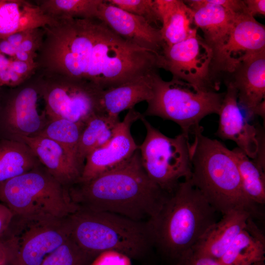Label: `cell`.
<instances>
[{"label": "cell", "instance_id": "1", "mask_svg": "<svg viewBox=\"0 0 265 265\" xmlns=\"http://www.w3.org/2000/svg\"><path fill=\"white\" fill-rule=\"evenodd\" d=\"M37 72L104 90L158 71L159 56L122 38L97 18L54 20L43 27Z\"/></svg>", "mask_w": 265, "mask_h": 265}, {"label": "cell", "instance_id": "2", "mask_svg": "<svg viewBox=\"0 0 265 265\" xmlns=\"http://www.w3.org/2000/svg\"><path fill=\"white\" fill-rule=\"evenodd\" d=\"M69 193L79 208L142 222L159 212L169 194L149 178L139 149L116 168L75 184L69 188Z\"/></svg>", "mask_w": 265, "mask_h": 265}, {"label": "cell", "instance_id": "3", "mask_svg": "<svg viewBox=\"0 0 265 265\" xmlns=\"http://www.w3.org/2000/svg\"><path fill=\"white\" fill-rule=\"evenodd\" d=\"M216 212L190 179L184 180L147 221L153 247L177 262L217 221Z\"/></svg>", "mask_w": 265, "mask_h": 265}, {"label": "cell", "instance_id": "4", "mask_svg": "<svg viewBox=\"0 0 265 265\" xmlns=\"http://www.w3.org/2000/svg\"><path fill=\"white\" fill-rule=\"evenodd\" d=\"M203 131L201 127L194 132L191 143L190 180L192 185L223 215L233 210H243L252 217L259 216L257 205L244 192L230 150L221 142L204 135Z\"/></svg>", "mask_w": 265, "mask_h": 265}, {"label": "cell", "instance_id": "5", "mask_svg": "<svg viewBox=\"0 0 265 265\" xmlns=\"http://www.w3.org/2000/svg\"><path fill=\"white\" fill-rule=\"evenodd\" d=\"M66 219L72 239L93 258L105 252L115 251L140 259L153 247L147 221L80 208Z\"/></svg>", "mask_w": 265, "mask_h": 265}, {"label": "cell", "instance_id": "6", "mask_svg": "<svg viewBox=\"0 0 265 265\" xmlns=\"http://www.w3.org/2000/svg\"><path fill=\"white\" fill-rule=\"evenodd\" d=\"M0 203L14 216L30 219H63L79 209L72 200L69 190L41 163L0 182Z\"/></svg>", "mask_w": 265, "mask_h": 265}, {"label": "cell", "instance_id": "7", "mask_svg": "<svg viewBox=\"0 0 265 265\" xmlns=\"http://www.w3.org/2000/svg\"><path fill=\"white\" fill-rule=\"evenodd\" d=\"M153 93L142 115L158 116L177 124L182 132L189 135L201 127L206 116L218 114L225 92L196 90L183 81L164 80L156 72L153 77Z\"/></svg>", "mask_w": 265, "mask_h": 265}, {"label": "cell", "instance_id": "8", "mask_svg": "<svg viewBox=\"0 0 265 265\" xmlns=\"http://www.w3.org/2000/svg\"><path fill=\"white\" fill-rule=\"evenodd\" d=\"M140 120L146 130V137L138 146L142 166L153 182L170 194L181 179L191 177L189 135L182 132L169 137L153 127L142 114Z\"/></svg>", "mask_w": 265, "mask_h": 265}, {"label": "cell", "instance_id": "9", "mask_svg": "<svg viewBox=\"0 0 265 265\" xmlns=\"http://www.w3.org/2000/svg\"><path fill=\"white\" fill-rule=\"evenodd\" d=\"M66 218L30 219L14 216L1 238L10 251L11 264L40 265L70 237Z\"/></svg>", "mask_w": 265, "mask_h": 265}, {"label": "cell", "instance_id": "10", "mask_svg": "<svg viewBox=\"0 0 265 265\" xmlns=\"http://www.w3.org/2000/svg\"><path fill=\"white\" fill-rule=\"evenodd\" d=\"M37 77L44 110L49 119H65L85 125L88 120L102 112L103 90L87 81L65 77Z\"/></svg>", "mask_w": 265, "mask_h": 265}, {"label": "cell", "instance_id": "11", "mask_svg": "<svg viewBox=\"0 0 265 265\" xmlns=\"http://www.w3.org/2000/svg\"><path fill=\"white\" fill-rule=\"evenodd\" d=\"M212 53L197 29L187 39L165 46L159 57V68L169 71L172 78L186 82L196 90L215 91L219 84L212 72Z\"/></svg>", "mask_w": 265, "mask_h": 265}, {"label": "cell", "instance_id": "12", "mask_svg": "<svg viewBox=\"0 0 265 265\" xmlns=\"http://www.w3.org/2000/svg\"><path fill=\"white\" fill-rule=\"evenodd\" d=\"M12 88L4 97L0 94V139L22 142L37 135L49 119L44 110H38L41 98L37 77Z\"/></svg>", "mask_w": 265, "mask_h": 265}, {"label": "cell", "instance_id": "13", "mask_svg": "<svg viewBox=\"0 0 265 265\" xmlns=\"http://www.w3.org/2000/svg\"><path fill=\"white\" fill-rule=\"evenodd\" d=\"M224 75L225 84L236 90L238 103L247 115L265 120V50L245 54Z\"/></svg>", "mask_w": 265, "mask_h": 265}, {"label": "cell", "instance_id": "14", "mask_svg": "<svg viewBox=\"0 0 265 265\" xmlns=\"http://www.w3.org/2000/svg\"><path fill=\"white\" fill-rule=\"evenodd\" d=\"M141 116L142 114L134 108L129 110L123 120L118 123L108 143L87 156L79 182L90 181L116 168L138 150V146L131 134V128Z\"/></svg>", "mask_w": 265, "mask_h": 265}, {"label": "cell", "instance_id": "15", "mask_svg": "<svg viewBox=\"0 0 265 265\" xmlns=\"http://www.w3.org/2000/svg\"><path fill=\"white\" fill-rule=\"evenodd\" d=\"M225 85L216 134L223 140L235 142L248 158L255 159L260 154L265 153L264 138L241 112L236 90L229 83Z\"/></svg>", "mask_w": 265, "mask_h": 265}, {"label": "cell", "instance_id": "16", "mask_svg": "<svg viewBox=\"0 0 265 265\" xmlns=\"http://www.w3.org/2000/svg\"><path fill=\"white\" fill-rule=\"evenodd\" d=\"M97 19L126 41L160 55L165 46L157 28L145 19L102 0Z\"/></svg>", "mask_w": 265, "mask_h": 265}, {"label": "cell", "instance_id": "17", "mask_svg": "<svg viewBox=\"0 0 265 265\" xmlns=\"http://www.w3.org/2000/svg\"><path fill=\"white\" fill-rule=\"evenodd\" d=\"M265 50V26L247 13L236 14L228 40L215 65L218 77L229 72L245 54Z\"/></svg>", "mask_w": 265, "mask_h": 265}, {"label": "cell", "instance_id": "18", "mask_svg": "<svg viewBox=\"0 0 265 265\" xmlns=\"http://www.w3.org/2000/svg\"><path fill=\"white\" fill-rule=\"evenodd\" d=\"M184 2L193 11L195 26L201 29L203 39L212 53V72L226 44L237 14L209 0H187Z\"/></svg>", "mask_w": 265, "mask_h": 265}, {"label": "cell", "instance_id": "19", "mask_svg": "<svg viewBox=\"0 0 265 265\" xmlns=\"http://www.w3.org/2000/svg\"><path fill=\"white\" fill-rule=\"evenodd\" d=\"M22 142L30 147L49 173L64 187L69 189L79 182L82 170L62 145L40 136L26 137Z\"/></svg>", "mask_w": 265, "mask_h": 265}, {"label": "cell", "instance_id": "20", "mask_svg": "<svg viewBox=\"0 0 265 265\" xmlns=\"http://www.w3.org/2000/svg\"><path fill=\"white\" fill-rule=\"evenodd\" d=\"M251 214L243 210H233L211 225L191 250L199 255L216 260L225 253L238 234L245 228Z\"/></svg>", "mask_w": 265, "mask_h": 265}, {"label": "cell", "instance_id": "21", "mask_svg": "<svg viewBox=\"0 0 265 265\" xmlns=\"http://www.w3.org/2000/svg\"><path fill=\"white\" fill-rule=\"evenodd\" d=\"M54 20L36 4L23 0H2L0 3V38L30 29L43 27Z\"/></svg>", "mask_w": 265, "mask_h": 265}, {"label": "cell", "instance_id": "22", "mask_svg": "<svg viewBox=\"0 0 265 265\" xmlns=\"http://www.w3.org/2000/svg\"><path fill=\"white\" fill-rule=\"evenodd\" d=\"M157 72L103 90L101 99L102 113L119 117L122 111L149 101L152 96L153 75Z\"/></svg>", "mask_w": 265, "mask_h": 265}, {"label": "cell", "instance_id": "23", "mask_svg": "<svg viewBox=\"0 0 265 265\" xmlns=\"http://www.w3.org/2000/svg\"><path fill=\"white\" fill-rule=\"evenodd\" d=\"M161 24V38L167 46H171L189 37L196 28L193 11L181 0H155Z\"/></svg>", "mask_w": 265, "mask_h": 265}, {"label": "cell", "instance_id": "24", "mask_svg": "<svg viewBox=\"0 0 265 265\" xmlns=\"http://www.w3.org/2000/svg\"><path fill=\"white\" fill-rule=\"evenodd\" d=\"M265 238L252 218L217 261L221 265H254L264 262Z\"/></svg>", "mask_w": 265, "mask_h": 265}, {"label": "cell", "instance_id": "25", "mask_svg": "<svg viewBox=\"0 0 265 265\" xmlns=\"http://www.w3.org/2000/svg\"><path fill=\"white\" fill-rule=\"evenodd\" d=\"M120 121L119 117L105 114L95 115L88 120L81 132L77 152V160L82 170L87 156L108 143Z\"/></svg>", "mask_w": 265, "mask_h": 265}, {"label": "cell", "instance_id": "26", "mask_svg": "<svg viewBox=\"0 0 265 265\" xmlns=\"http://www.w3.org/2000/svg\"><path fill=\"white\" fill-rule=\"evenodd\" d=\"M40 163L25 143L0 139V182L22 174Z\"/></svg>", "mask_w": 265, "mask_h": 265}, {"label": "cell", "instance_id": "27", "mask_svg": "<svg viewBox=\"0 0 265 265\" xmlns=\"http://www.w3.org/2000/svg\"><path fill=\"white\" fill-rule=\"evenodd\" d=\"M238 168L241 185L248 199L258 205L265 203V167L251 159L239 148L230 150Z\"/></svg>", "mask_w": 265, "mask_h": 265}, {"label": "cell", "instance_id": "28", "mask_svg": "<svg viewBox=\"0 0 265 265\" xmlns=\"http://www.w3.org/2000/svg\"><path fill=\"white\" fill-rule=\"evenodd\" d=\"M102 0H41L35 3L53 20L97 18Z\"/></svg>", "mask_w": 265, "mask_h": 265}, {"label": "cell", "instance_id": "29", "mask_svg": "<svg viewBox=\"0 0 265 265\" xmlns=\"http://www.w3.org/2000/svg\"><path fill=\"white\" fill-rule=\"evenodd\" d=\"M84 126L65 119H49L36 136L48 138L59 143L72 154L78 163L77 148Z\"/></svg>", "mask_w": 265, "mask_h": 265}, {"label": "cell", "instance_id": "30", "mask_svg": "<svg viewBox=\"0 0 265 265\" xmlns=\"http://www.w3.org/2000/svg\"><path fill=\"white\" fill-rule=\"evenodd\" d=\"M92 259L70 237L65 242L48 255L40 265H90Z\"/></svg>", "mask_w": 265, "mask_h": 265}, {"label": "cell", "instance_id": "31", "mask_svg": "<svg viewBox=\"0 0 265 265\" xmlns=\"http://www.w3.org/2000/svg\"><path fill=\"white\" fill-rule=\"evenodd\" d=\"M130 13L145 19L150 24L160 23L155 0H106Z\"/></svg>", "mask_w": 265, "mask_h": 265}, {"label": "cell", "instance_id": "32", "mask_svg": "<svg viewBox=\"0 0 265 265\" xmlns=\"http://www.w3.org/2000/svg\"><path fill=\"white\" fill-rule=\"evenodd\" d=\"M258 263L254 265H257ZM175 265H221L213 258L199 255L191 249L184 254L177 262Z\"/></svg>", "mask_w": 265, "mask_h": 265}, {"label": "cell", "instance_id": "33", "mask_svg": "<svg viewBox=\"0 0 265 265\" xmlns=\"http://www.w3.org/2000/svg\"><path fill=\"white\" fill-rule=\"evenodd\" d=\"M246 12L254 17L256 15H265V0H244Z\"/></svg>", "mask_w": 265, "mask_h": 265}, {"label": "cell", "instance_id": "34", "mask_svg": "<svg viewBox=\"0 0 265 265\" xmlns=\"http://www.w3.org/2000/svg\"><path fill=\"white\" fill-rule=\"evenodd\" d=\"M10 251L6 243L2 239H0V265H8L11 262Z\"/></svg>", "mask_w": 265, "mask_h": 265}, {"label": "cell", "instance_id": "35", "mask_svg": "<svg viewBox=\"0 0 265 265\" xmlns=\"http://www.w3.org/2000/svg\"><path fill=\"white\" fill-rule=\"evenodd\" d=\"M257 265H265L264 262H262L259 263L257 264Z\"/></svg>", "mask_w": 265, "mask_h": 265}, {"label": "cell", "instance_id": "36", "mask_svg": "<svg viewBox=\"0 0 265 265\" xmlns=\"http://www.w3.org/2000/svg\"><path fill=\"white\" fill-rule=\"evenodd\" d=\"M8 265H12V264H8Z\"/></svg>", "mask_w": 265, "mask_h": 265}, {"label": "cell", "instance_id": "37", "mask_svg": "<svg viewBox=\"0 0 265 265\" xmlns=\"http://www.w3.org/2000/svg\"><path fill=\"white\" fill-rule=\"evenodd\" d=\"M2 1V0H0V3Z\"/></svg>", "mask_w": 265, "mask_h": 265}]
</instances>
